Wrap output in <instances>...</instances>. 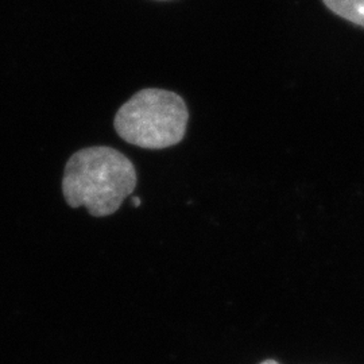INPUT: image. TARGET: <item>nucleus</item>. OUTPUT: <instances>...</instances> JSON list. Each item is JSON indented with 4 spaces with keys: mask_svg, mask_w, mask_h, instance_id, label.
<instances>
[{
    "mask_svg": "<svg viewBox=\"0 0 364 364\" xmlns=\"http://www.w3.org/2000/svg\"><path fill=\"white\" fill-rule=\"evenodd\" d=\"M134 164L117 149L93 146L66 162L63 193L72 208L85 207L95 218L115 213L136 188Z\"/></svg>",
    "mask_w": 364,
    "mask_h": 364,
    "instance_id": "nucleus-1",
    "label": "nucleus"
},
{
    "mask_svg": "<svg viewBox=\"0 0 364 364\" xmlns=\"http://www.w3.org/2000/svg\"><path fill=\"white\" fill-rule=\"evenodd\" d=\"M188 120L189 111L180 95L146 88L119 108L114 127L127 144L161 150L181 142Z\"/></svg>",
    "mask_w": 364,
    "mask_h": 364,
    "instance_id": "nucleus-2",
    "label": "nucleus"
},
{
    "mask_svg": "<svg viewBox=\"0 0 364 364\" xmlns=\"http://www.w3.org/2000/svg\"><path fill=\"white\" fill-rule=\"evenodd\" d=\"M326 7L340 18L364 27V0H323Z\"/></svg>",
    "mask_w": 364,
    "mask_h": 364,
    "instance_id": "nucleus-3",
    "label": "nucleus"
},
{
    "mask_svg": "<svg viewBox=\"0 0 364 364\" xmlns=\"http://www.w3.org/2000/svg\"><path fill=\"white\" fill-rule=\"evenodd\" d=\"M132 203H134V207H139V204H141V200H139L138 197H134V198H132Z\"/></svg>",
    "mask_w": 364,
    "mask_h": 364,
    "instance_id": "nucleus-4",
    "label": "nucleus"
},
{
    "mask_svg": "<svg viewBox=\"0 0 364 364\" xmlns=\"http://www.w3.org/2000/svg\"><path fill=\"white\" fill-rule=\"evenodd\" d=\"M260 364H279L278 362H275L273 359H267V360H264V362H262Z\"/></svg>",
    "mask_w": 364,
    "mask_h": 364,
    "instance_id": "nucleus-5",
    "label": "nucleus"
}]
</instances>
